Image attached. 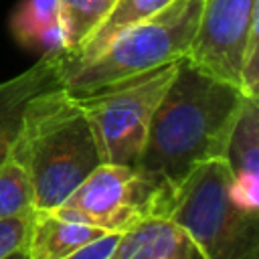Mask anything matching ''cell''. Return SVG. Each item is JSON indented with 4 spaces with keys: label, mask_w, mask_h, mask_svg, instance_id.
<instances>
[{
    "label": "cell",
    "mask_w": 259,
    "mask_h": 259,
    "mask_svg": "<svg viewBox=\"0 0 259 259\" xmlns=\"http://www.w3.org/2000/svg\"><path fill=\"white\" fill-rule=\"evenodd\" d=\"M103 235L101 229L61 219L53 210H34L24 251L28 259H65Z\"/></svg>",
    "instance_id": "cell-11"
},
{
    "label": "cell",
    "mask_w": 259,
    "mask_h": 259,
    "mask_svg": "<svg viewBox=\"0 0 259 259\" xmlns=\"http://www.w3.org/2000/svg\"><path fill=\"white\" fill-rule=\"evenodd\" d=\"M202 0H172L154 16L121 32L97 57L63 65V87L73 97L127 81L186 59L200 16Z\"/></svg>",
    "instance_id": "cell-3"
},
{
    "label": "cell",
    "mask_w": 259,
    "mask_h": 259,
    "mask_svg": "<svg viewBox=\"0 0 259 259\" xmlns=\"http://www.w3.org/2000/svg\"><path fill=\"white\" fill-rule=\"evenodd\" d=\"M115 0H57L63 34V55L75 59L95 28L103 22Z\"/></svg>",
    "instance_id": "cell-14"
},
{
    "label": "cell",
    "mask_w": 259,
    "mask_h": 259,
    "mask_svg": "<svg viewBox=\"0 0 259 259\" xmlns=\"http://www.w3.org/2000/svg\"><path fill=\"white\" fill-rule=\"evenodd\" d=\"M63 85V53H45L26 71L0 83V164L12 152L28 101Z\"/></svg>",
    "instance_id": "cell-9"
},
{
    "label": "cell",
    "mask_w": 259,
    "mask_h": 259,
    "mask_svg": "<svg viewBox=\"0 0 259 259\" xmlns=\"http://www.w3.org/2000/svg\"><path fill=\"white\" fill-rule=\"evenodd\" d=\"M231 170V194L249 212L259 210V99L245 97L225 148Z\"/></svg>",
    "instance_id": "cell-8"
},
{
    "label": "cell",
    "mask_w": 259,
    "mask_h": 259,
    "mask_svg": "<svg viewBox=\"0 0 259 259\" xmlns=\"http://www.w3.org/2000/svg\"><path fill=\"white\" fill-rule=\"evenodd\" d=\"M176 67L178 61L91 95L75 97L91 125L103 164L136 166L146 144L150 119L174 79Z\"/></svg>",
    "instance_id": "cell-5"
},
{
    "label": "cell",
    "mask_w": 259,
    "mask_h": 259,
    "mask_svg": "<svg viewBox=\"0 0 259 259\" xmlns=\"http://www.w3.org/2000/svg\"><path fill=\"white\" fill-rule=\"evenodd\" d=\"M30 217L32 214L0 221V259H4L6 255L26 247Z\"/></svg>",
    "instance_id": "cell-17"
},
{
    "label": "cell",
    "mask_w": 259,
    "mask_h": 259,
    "mask_svg": "<svg viewBox=\"0 0 259 259\" xmlns=\"http://www.w3.org/2000/svg\"><path fill=\"white\" fill-rule=\"evenodd\" d=\"M225 160L198 164L174 192L166 217L198 245L204 259H259V217L231 194Z\"/></svg>",
    "instance_id": "cell-4"
},
{
    "label": "cell",
    "mask_w": 259,
    "mask_h": 259,
    "mask_svg": "<svg viewBox=\"0 0 259 259\" xmlns=\"http://www.w3.org/2000/svg\"><path fill=\"white\" fill-rule=\"evenodd\" d=\"M4 259H28V255H26V251H24V249H20V251H14V253L6 255Z\"/></svg>",
    "instance_id": "cell-19"
},
{
    "label": "cell",
    "mask_w": 259,
    "mask_h": 259,
    "mask_svg": "<svg viewBox=\"0 0 259 259\" xmlns=\"http://www.w3.org/2000/svg\"><path fill=\"white\" fill-rule=\"evenodd\" d=\"M115 241H117V233H105L103 237L91 241L89 245L81 247L79 251L71 253L65 259H109V255L115 247Z\"/></svg>",
    "instance_id": "cell-18"
},
{
    "label": "cell",
    "mask_w": 259,
    "mask_h": 259,
    "mask_svg": "<svg viewBox=\"0 0 259 259\" xmlns=\"http://www.w3.org/2000/svg\"><path fill=\"white\" fill-rule=\"evenodd\" d=\"M243 99L239 87L200 71L188 59L178 61L134 166L158 192L162 217L178 186L198 164L225 160L227 140Z\"/></svg>",
    "instance_id": "cell-1"
},
{
    "label": "cell",
    "mask_w": 259,
    "mask_h": 259,
    "mask_svg": "<svg viewBox=\"0 0 259 259\" xmlns=\"http://www.w3.org/2000/svg\"><path fill=\"white\" fill-rule=\"evenodd\" d=\"M241 93L245 97L259 99V24L249 32L247 47L241 63Z\"/></svg>",
    "instance_id": "cell-16"
},
{
    "label": "cell",
    "mask_w": 259,
    "mask_h": 259,
    "mask_svg": "<svg viewBox=\"0 0 259 259\" xmlns=\"http://www.w3.org/2000/svg\"><path fill=\"white\" fill-rule=\"evenodd\" d=\"M255 24H259V0H202L186 59L200 71L241 89L243 53Z\"/></svg>",
    "instance_id": "cell-7"
},
{
    "label": "cell",
    "mask_w": 259,
    "mask_h": 259,
    "mask_svg": "<svg viewBox=\"0 0 259 259\" xmlns=\"http://www.w3.org/2000/svg\"><path fill=\"white\" fill-rule=\"evenodd\" d=\"M10 30L24 49L40 55L63 53L57 0H20L10 16Z\"/></svg>",
    "instance_id": "cell-12"
},
{
    "label": "cell",
    "mask_w": 259,
    "mask_h": 259,
    "mask_svg": "<svg viewBox=\"0 0 259 259\" xmlns=\"http://www.w3.org/2000/svg\"><path fill=\"white\" fill-rule=\"evenodd\" d=\"M12 154L28 174L34 210L57 208L103 164L83 109L63 85L28 101Z\"/></svg>",
    "instance_id": "cell-2"
},
{
    "label": "cell",
    "mask_w": 259,
    "mask_h": 259,
    "mask_svg": "<svg viewBox=\"0 0 259 259\" xmlns=\"http://www.w3.org/2000/svg\"><path fill=\"white\" fill-rule=\"evenodd\" d=\"M109 259H204V255L176 221L150 217L117 235Z\"/></svg>",
    "instance_id": "cell-10"
},
{
    "label": "cell",
    "mask_w": 259,
    "mask_h": 259,
    "mask_svg": "<svg viewBox=\"0 0 259 259\" xmlns=\"http://www.w3.org/2000/svg\"><path fill=\"white\" fill-rule=\"evenodd\" d=\"M53 212L105 233H123L150 217H162L158 192L132 166L99 164Z\"/></svg>",
    "instance_id": "cell-6"
},
{
    "label": "cell",
    "mask_w": 259,
    "mask_h": 259,
    "mask_svg": "<svg viewBox=\"0 0 259 259\" xmlns=\"http://www.w3.org/2000/svg\"><path fill=\"white\" fill-rule=\"evenodd\" d=\"M34 212L32 186L24 166L10 152L0 164V221Z\"/></svg>",
    "instance_id": "cell-15"
},
{
    "label": "cell",
    "mask_w": 259,
    "mask_h": 259,
    "mask_svg": "<svg viewBox=\"0 0 259 259\" xmlns=\"http://www.w3.org/2000/svg\"><path fill=\"white\" fill-rule=\"evenodd\" d=\"M172 0H115L111 10L103 18V22L95 28V32L83 45L79 55L71 61H67L65 55H63V65L69 67V65H79V63L91 61L105 47H109L121 32H125L127 28H132L140 22H144L146 18L154 16L156 12H160Z\"/></svg>",
    "instance_id": "cell-13"
}]
</instances>
